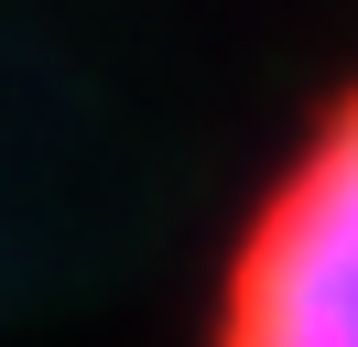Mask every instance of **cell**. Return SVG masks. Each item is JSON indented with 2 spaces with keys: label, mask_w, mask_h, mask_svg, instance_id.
Listing matches in <instances>:
<instances>
[{
  "label": "cell",
  "mask_w": 358,
  "mask_h": 347,
  "mask_svg": "<svg viewBox=\"0 0 358 347\" xmlns=\"http://www.w3.org/2000/svg\"><path fill=\"white\" fill-rule=\"evenodd\" d=\"M217 347H358V87L250 206L217 293Z\"/></svg>",
  "instance_id": "1"
}]
</instances>
